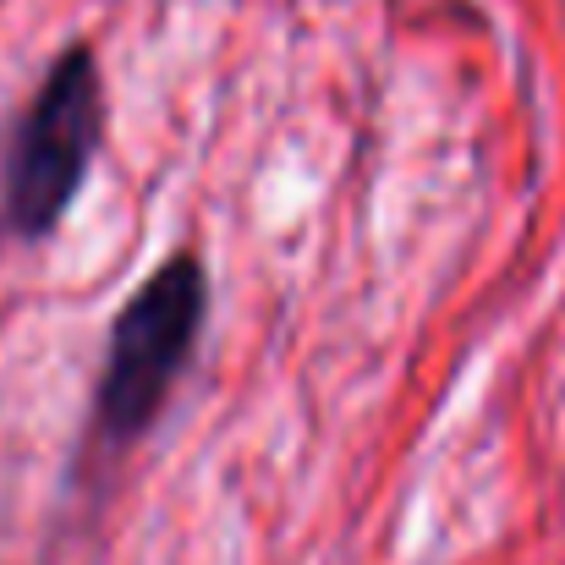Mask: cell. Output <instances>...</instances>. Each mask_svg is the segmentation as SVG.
I'll return each instance as SVG.
<instances>
[{"label":"cell","mask_w":565,"mask_h":565,"mask_svg":"<svg viewBox=\"0 0 565 565\" xmlns=\"http://www.w3.org/2000/svg\"><path fill=\"white\" fill-rule=\"evenodd\" d=\"M105 132V94H99V66L77 44L66 50L44 88L33 94L17 138H11V166H6V220L17 236H44L66 203L77 198L88 160Z\"/></svg>","instance_id":"cell-1"},{"label":"cell","mask_w":565,"mask_h":565,"mask_svg":"<svg viewBox=\"0 0 565 565\" xmlns=\"http://www.w3.org/2000/svg\"><path fill=\"white\" fill-rule=\"evenodd\" d=\"M203 269L198 258H171L166 269L149 275V286L127 302L110 335V358L99 379V428L105 439L127 445L138 439L154 412L166 406L171 384L188 363L198 324H203Z\"/></svg>","instance_id":"cell-2"}]
</instances>
